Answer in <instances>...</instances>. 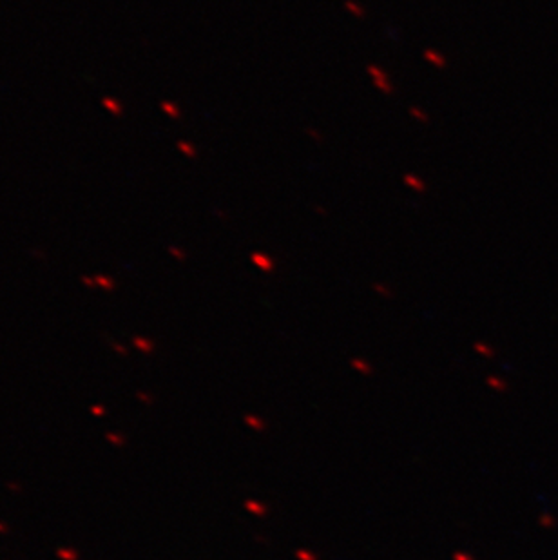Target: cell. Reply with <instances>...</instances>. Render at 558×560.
Masks as SVG:
<instances>
[{"label":"cell","instance_id":"cell-3","mask_svg":"<svg viewBox=\"0 0 558 560\" xmlns=\"http://www.w3.org/2000/svg\"><path fill=\"white\" fill-rule=\"evenodd\" d=\"M424 58L428 60L430 64H433L435 67H444L446 66V58H444V54L437 53V51H433V49L424 51Z\"/></svg>","mask_w":558,"mask_h":560},{"label":"cell","instance_id":"cell-5","mask_svg":"<svg viewBox=\"0 0 558 560\" xmlns=\"http://www.w3.org/2000/svg\"><path fill=\"white\" fill-rule=\"evenodd\" d=\"M409 114H412V116H414L415 120H419V122H428V114H426V112H422L421 109H417V107H412V109H409Z\"/></svg>","mask_w":558,"mask_h":560},{"label":"cell","instance_id":"cell-1","mask_svg":"<svg viewBox=\"0 0 558 560\" xmlns=\"http://www.w3.org/2000/svg\"><path fill=\"white\" fill-rule=\"evenodd\" d=\"M368 71H370V75H372V78H373V83L377 85V89H380L383 93H392L393 91L392 83H390V80H388V75H386L380 67L368 66Z\"/></svg>","mask_w":558,"mask_h":560},{"label":"cell","instance_id":"cell-4","mask_svg":"<svg viewBox=\"0 0 558 560\" xmlns=\"http://www.w3.org/2000/svg\"><path fill=\"white\" fill-rule=\"evenodd\" d=\"M250 259H252L256 265H261L263 269H272V257L267 256V254H263V252H254L252 256H250Z\"/></svg>","mask_w":558,"mask_h":560},{"label":"cell","instance_id":"cell-2","mask_svg":"<svg viewBox=\"0 0 558 560\" xmlns=\"http://www.w3.org/2000/svg\"><path fill=\"white\" fill-rule=\"evenodd\" d=\"M402 180H404V183L409 187V189H412V191H415V192H424V191H426V183L422 182V180L419 178V176H415V174H406Z\"/></svg>","mask_w":558,"mask_h":560}]
</instances>
